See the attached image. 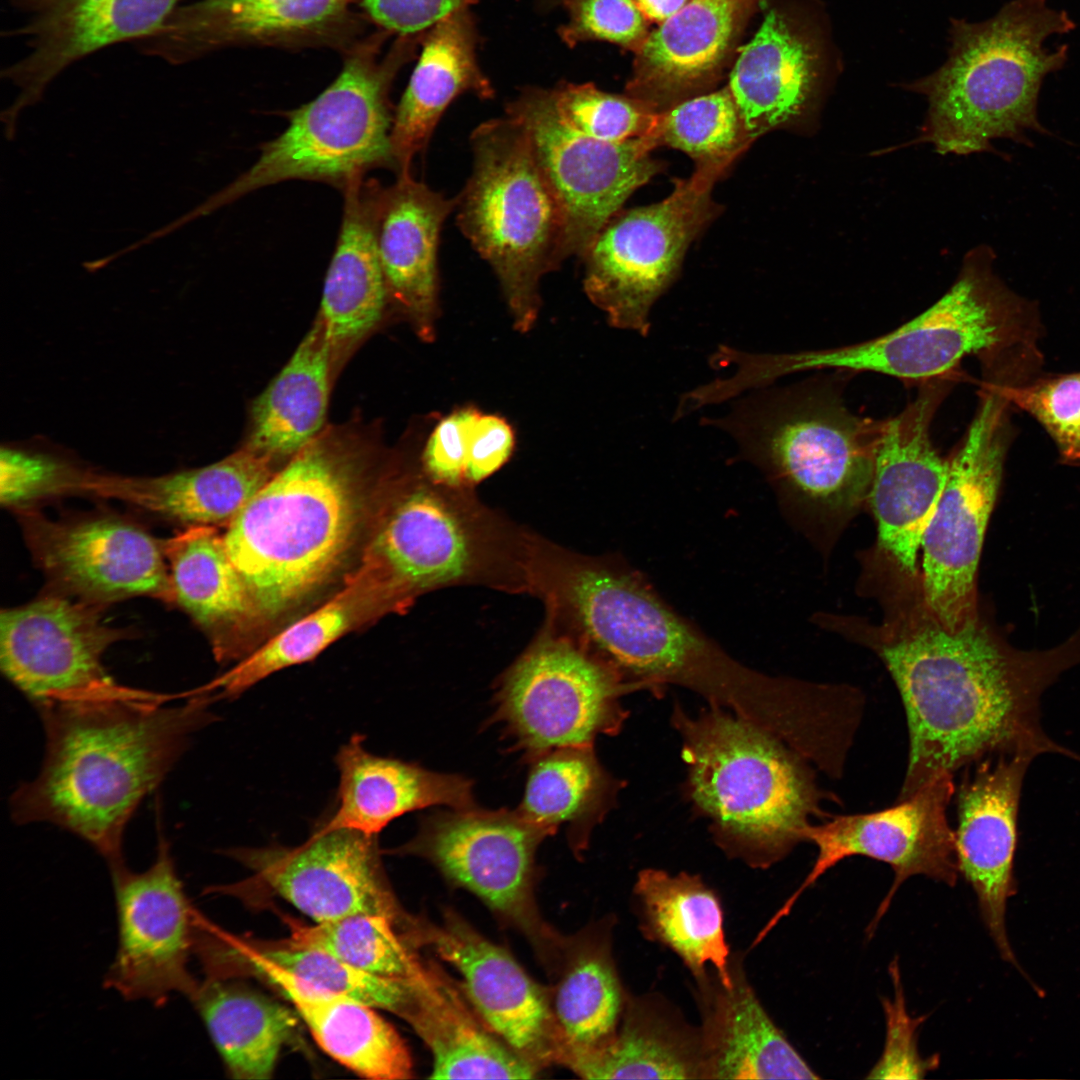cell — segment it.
Here are the masks:
<instances>
[{"label":"cell","mask_w":1080,"mask_h":1080,"mask_svg":"<svg viewBox=\"0 0 1080 1080\" xmlns=\"http://www.w3.org/2000/svg\"><path fill=\"white\" fill-rule=\"evenodd\" d=\"M333 360L330 340L318 317L287 364L254 401L248 448L274 459L292 457L320 434Z\"/></svg>","instance_id":"obj_38"},{"label":"cell","mask_w":1080,"mask_h":1080,"mask_svg":"<svg viewBox=\"0 0 1080 1080\" xmlns=\"http://www.w3.org/2000/svg\"><path fill=\"white\" fill-rule=\"evenodd\" d=\"M567 21L559 28L568 46L587 40L612 42L637 51L649 32L633 0H563Z\"/></svg>","instance_id":"obj_52"},{"label":"cell","mask_w":1080,"mask_h":1080,"mask_svg":"<svg viewBox=\"0 0 1080 1080\" xmlns=\"http://www.w3.org/2000/svg\"><path fill=\"white\" fill-rule=\"evenodd\" d=\"M17 512L53 592L101 608L136 596L173 603L164 540L114 516L56 520L33 508Z\"/></svg>","instance_id":"obj_18"},{"label":"cell","mask_w":1080,"mask_h":1080,"mask_svg":"<svg viewBox=\"0 0 1080 1080\" xmlns=\"http://www.w3.org/2000/svg\"><path fill=\"white\" fill-rule=\"evenodd\" d=\"M614 920L564 935L547 986L557 1064L571 1071L614 1036L627 998L612 956Z\"/></svg>","instance_id":"obj_31"},{"label":"cell","mask_w":1080,"mask_h":1080,"mask_svg":"<svg viewBox=\"0 0 1080 1080\" xmlns=\"http://www.w3.org/2000/svg\"><path fill=\"white\" fill-rule=\"evenodd\" d=\"M31 16L15 34L27 40V54L4 74L21 88L25 105L63 70L83 57L158 28L178 0H26Z\"/></svg>","instance_id":"obj_28"},{"label":"cell","mask_w":1080,"mask_h":1080,"mask_svg":"<svg viewBox=\"0 0 1080 1080\" xmlns=\"http://www.w3.org/2000/svg\"><path fill=\"white\" fill-rule=\"evenodd\" d=\"M514 448V433L505 419L482 414L477 417L470 434L466 466V482L477 484L510 458Z\"/></svg>","instance_id":"obj_55"},{"label":"cell","mask_w":1080,"mask_h":1080,"mask_svg":"<svg viewBox=\"0 0 1080 1080\" xmlns=\"http://www.w3.org/2000/svg\"><path fill=\"white\" fill-rule=\"evenodd\" d=\"M281 993L316 1043L341 1065L373 1080L413 1077V1061L404 1039L376 1008L344 997L297 990Z\"/></svg>","instance_id":"obj_44"},{"label":"cell","mask_w":1080,"mask_h":1080,"mask_svg":"<svg viewBox=\"0 0 1080 1080\" xmlns=\"http://www.w3.org/2000/svg\"><path fill=\"white\" fill-rule=\"evenodd\" d=\"M1033 757L1000 754L966 769L956 795L959 874L973 888L984 925L1001 957L1021 967L1006 931L1007 902L1016 892L1014 858L1025 773Z\"/></svg>","instance_id":"obj_26"},{"label":"cell","mask_w":1080,"mask_h":1080,"mask_svg":"<svg viewBox=\"0 0 1080 1080\" xmlns=\"http://www.w3.org/2000/svg\"><path fill=\"white\" fill-rule=\"evenodd\" d=\"M389 35L380 30L345 49L334 81L310 102L287 112L282 133L262 144L256 162L199 211L210 212L287 180L318 181L342 190L372 169L394 170L390 89L421 36H398L382 56Z\"/></svg>","instance_id":"obj_9"},{"label":"cell","mask_w":1080,"mask_h":1080,"mask_svg":"<svg viewBox=\"0 0 1080 1080\" xmlns=\"http://www.w3.org/2000/svg\"><path fill=\"white\" fill-rule=\"evenodd\" d=\"M899 632L878 647L909 731L896 801L939 775L1000 754L1056 753L1080 762L1078 753L1050 739L1040 720L1043 692L1080 664V626L1056 647L1032 651L1012 647L978 618L952 631L929 612Z\"/></svg>","instance_id":"obj_1"},{"label":"cell","mask_w":1080,"mask_h":1080,"mask_svg":"<svg viewBox=\"0 0 1080 1080\" xmlns=\"http://www.w3.org/2000/svg\"><path fill=\"white\" fill-rule=\"evenodd\" d=\"M109 865L119 945L105 984L128 1000L144 998L161 1004L172 992L192 999L199 984L187 962L194 948L197 914L185 895L162 831L156 860L146 871L135 873L123 860Z\"/></svg>","instance_id":"obj_21"},{"label":"cell","mask_w":1080,"mask_h":1080,"mask_svg":"<svg viewBox=\"0 0 1080 1080\" xmlns=\"http://www.w3.org/2000/svg\"><path fill=\"white\" fill-rule=\"evenodd\" d=\"M1076 22L1048 0H1010L989 19H951L949 53L933 73L906 83L928 103L913 143L939 154L996 152L992 141L1032 146L1030 133L1048 135L1038 116L1045 78L1068 61L1069 47L1047 40Z\"/></svg>","instance_id":"obj_4"},{"label":"cell","mask_w":1080,"mask_h":1080,"mask_svg":"<svg viewBox=\"0 0 1080 1080\" xmlns=\"http://www.w3.org/2000/svg\"><path fill=\"white\" fill-rule=\"evenodd\" d=\"M477 31L469 8L442 19L422 36V49L409 83L394 110L390 134L394 171L409 173L449 104L472 92L494 95L476 58Z\"/></svg>","instance_id":"obj_35"},{"label":"cell","mask_w":1080,"mask_h":1080,"mask_svg":"<svg viewBox=\"0 0 1080 1080\" xmlns=\"http://www.w3.org/2000/svg\"><path fill=\"white\" fill-rule=\"evenodd\" d=\"M1012 406L1034 418L1047 432L1064 464L1080 466V371L1042 373L1018 386H1006Z\"/></svg>","instance_id":"obj_50"},{"label":"cell","mask_w":1080,"mask_h":1080,"mask_svg":"<svg viewBox=\"0 0 1080 1080\" xmlns=\"http://www.w3.org/2000/svg\"><path fill=\"white\" fill-rule=\"evenodd\" d=\"M647 22L661 24L679 12L690 0H633Z\"/></svg>","instance_id":"obj_56"},{"label":"cell","mask_w":1080,"mask_h":1080,"mask_svg":"<svg viewBox=\"0 0 1080 1080\" xmlns=\"http://www.w3.org/2000/svg\"><path fill=\"white\" fill-rule=\"evenodd\" d=\"M572 1072L585 1079H704L700 1030L663 1001L627 995L612 1039Z\"/></svg>","instance_id":"obj_39"},{"label":"cell","mask_w":1080,"mask_h":1080,"mask_svg":"<svg viewBox=\"0 0 1080 1080\" xmlns=\"http://www.w3.org/2000/svg\"><path fill=\"white\" fill-rule=\"evenodd\" d=\"M987 245L965 255L948 291L925 311L878 337L840 347L790 353H748L747 383L755 388L804 371L874 372L922 383L954 373L967 356L981 365L1038 368L1043 325L1038 305L995 271Z\"/></svg>","instance_id":"obj_5"},{"label":"cell","mask_w":1080,"mask_h":1080,"mask_svg":"<svg viewBox=\"0 0 1080 1080\" xmlns=\"http://www.w3.org/2000/svg\"><path fill=\"white\" fill-rule=\"evenodd\" d=\"M954 775L935 777L911 797L871 813L831 816L810 824L805 841L818 849L816 861L800 887L768 922L774 927L795 901L820 876L845 858L865 856L891 866L894 879L871 924L870 935L888 910L892 898L909 877L923 875L954 886L958 875L955 832L947 808L956 792Z\"/></svg>","instance_id":"obj_19"},{"label":"cell","mask_w":1080,"mask_h":1080,"mask_svg":"<svg viewBox=\"0 0 1080 1080\" xmlns=\"http://www.w3.org/2000/svg\"><path fill=\"white\" fill-rule=\"evenodd\" d=\"M89 469L35 447L2 446L0 500L16 511L59 496L84 494Z\"/></svg>","instance_id":"obj_49"},{"label":"cell","mask_w":1080,"mask_h":1080,"mask_svg":"<svg viewBox=\"0 0 1080 1080\" xmlns=\"http://www.w3.org/2000/svg\"><path fill=\"white\" fill-rule=\"evenodd\" d=\"M173 604L182 608L214 640L224 638L255 610L245 583L213 526H188L164 540Z\"/></svg>","instance_id":"obj_43"},{"label":"cell","mask_w":1080,"mask_h":1080,"mask_svg":"<svg viewBox=\"0 0 1080 1080\" xmlns=\"http://www.w3.org/2000/svg\"><path fill=\"white\" fill-rule=\"evenodd\" d=\"M841 392L832 379L769 385L702 423L727 432L783 495L849 509L868 496L883 420L855 414Z\"/></svg>","instance_id":"obj_8"},{"label":"cell","mask_w":1080,"mask_h":1080,"mask_svg":"<svg viewBox=\"0 0 1080 1080\" xmlns=\"http://www.w3.org/2000/svg\"><path fill=\"white\" fill-rule=\"evenodd\" d=\"M547 1H549V2H551V3H553V2H558V3H561V2L563 1V0H547Z\"/></svg>","instance_id":"obj_57"},{"label":"cell","mask_w":1080,"mask_h":1080,"mask_svg":"<svg viewBox=\"0 0 1080 1080\" xmlns=\"http://www.w3.org/2000/svg\"><path fill=\"white\" fill-rule=\"evenodd\" d=\"M356 0H198L136 40L146 54L184 64L239 46L347 49L360 32Z\"/></svg>","instance_id":"obj_24"},{"label":"cell","mask_w":1080,"mask_h":1080,"mask_svg":"<svg viewBox=\"0 0 1080 1080\" xmlns=\"http://www.w3.org/2000/svg\"><path fill=\"white\" fill-rule=\"evenodd\" d=\"M894 994L883 999L886 1038L883 1052L866 1076L868 1079H921L939 1065V1056L923 1057L917 1045L918 1028L926 1016L907 1011L897 960L889 965Z\"/></svg>","instance_id":"obj_51"},{"label":"cell","mask_w":1080,"mask_h":1080,"mask_svg":"<svg viewBox=\"0 0 1080 1080\" xmlns=\"http://www.w3.org/2000/svg\"><path fill=\"white\" fill-rule=\"evenodd\" d=\"M633 894L648 939L676 953L695 979L713 966L723 985H732L721 901L698 875L648 868L638 873Z\"/></svg>","instance_id":"obj_37"},{"label":"cell","mask_w":1080,"mask_h":1080,"mask_svg":"<svg viewBox=\"0 0 1080 1080\" xmlns=\"http://www.w3.org/2000/svg\"><path fill=\"white\" fill-rule=\"evenodd\" d=\"M1004 388L981 381L969 426L948 457V474L921 550L924 602L945 628L977 616L976 576L986 529L1015 436Z\"/></svg>","instance_id":"obj_12"},{"label":"cell","mask_w":1080,"mask_h":1080,"mask_svg":"<svg viewBox=\"0 0 1080 1080\" xmlns=\"http://www.w3.org/2000/svg\"><path fill=\"white\" fill-rule=\"evenodd\" d=\"M841 64L825 8L815 2L805 13L770 9L729 79L749 138L814 131Z\"/></svg>","instance_id":"obj_17"},{"label":"cell","mask_w":1080,"mask_h":1080,"mask_svg":"<svg viewBox=\"0 0 1080 1080\" xmlns=\"http://www.w3.org/2000/svg\"><path fill=\"white\" fill-rule=\"evenodd\" d=\"M531 589L545 600L548 628L607 662L643 688L674 683L712 704H768L778 680L747 669L671 609L629 569L544 543Z\"/></svg>","instance_id":"obj_3"},{"label":"cell","mask_w":1080,"mask_h":1080,"mask_svg":"<svg viewBox=\"0 0 1080 1080\" xmlns=\"http://www.w3.org/2000/svg\"><path fill=\"white\" fill-rule=\"evenodd\" d=\"M289 937L279 943L325 951L361 971L385 978L410 979L423 959L401 925L383 914L357 913L303 924L286 918Z\"/></svg>","instance_id":"obj_46"},{"label":"cell","mask_w":1080,"mask_h":1080,"mask_svg":"<svg viewBox=\"0 0 1080 1080\" xmlns=\"http://www.w3.org/2000/svg\"><path fill=\"white\" fill-rule=\"evenodd\" d=\"M407 934L453 967L484 1024L539 1071L557 1064L547 986L535 981L512 954L447 908L440 922L411 918Z\"/></svg>","instance_id":"obj_23"},{"label":"cell","mask_w":1080,"mask_h":1080,"mask_svg":"<svg viewBox=\"0 0 1080 1080\" xmlns=\"http://www.w3.org/2000/svg\"><path fill=\"white\" fill-rule=\"evenodd\" d=\"M730 972V987L716 973L696 979L704 1079H818L767 1014L735 956Z\"/></svg>","instance_id":"obj_30"},{"label":"cell","mask_w":1080,"mask_h":1080,"mask_svg":"<svg viewBox=\"0 0 1080 1080\" xmlns=\"http://www.w3.org/2000/svg\"><path fill=\"white\" fill-rule=\"evenodd\" d=\"M470 143L472 172L457 197V223L495 273L514 328L525 333L538 318L542 277L564 261L561 213L517 120L483 122Z\"/></svg>","instance_id":"obj_10"},{"label":"cell","mask_w":1080,"mask_h":1080,"mask_svg":"<svg viewBox=\"0 0 1080 1080\" xmlns=\"http://www.w3.org/2000/svg\"><path fill=\"white\" fill-rule=\"evenodd\" d=\"M754 1L690 0L636 51L629 96L662 112L711 83Z\"/></svg>","instance_id":"obj_29"},{"label":"cell","mask_w":1080,"mask_h":1080,"mask_svg":"<svg viewBox=\"0 0 1080 1080\" xmlns=\"http://www.w3.org/2000/svg\"><path fill=\"white\" fill-rule=\"evenodd\" d=\"M124 690L97 698L37 706L46 737L39 775L12 795L17 824L48 822L92 845L108 863L123 860V834L143 798L209 723L214 697L204 690L185 704Z\"/></svg>","instance_id":"obj_2"},{"label":"cell","mask_w":1080,"mask_h":1080,"mask_svg":"<svg viewBox=\"0 0 1080 1080\" xmlns=\"http://www.w3.org/2000/svg\"><path fill=\"white\" fill-rule=\"evenodd\" d=\"M354 734L336 754L340 774L336 808L316 830H351L377 836L394 819L431 806L476 807L472 782L415 763L374 755Z\"/></svg>","instance_id":"obj_32"},{"label":"cell","mask_w":1080,"mask_h":1080,"mask_svg":"<svg viewBox=\"0 0 1080 1080\" xmlns=\"http://www.w3.org/2000/svg\"><path fill=\"white\" fill-rule=\"evenodd\" d=\"M551 93L560 119L586 136L618 143L658 134L660 112L631 96L606 93L592 83L568 82Z\"/></svg>","instance_id":"obj_48"},{"label":"cell","mask_w":1080,"mask_h":1080,"mask_svg":"<svg viewBox=\"0 0 1080 1080\" xmlns=\"http://www.w3.org/2000/svg\"><path fill=\"white\" fill-rule=\"evenodd\" d=\"M101 609L55 592L3 609V674L36 707L122 691L102 658L125 632L106 623Z\"/></svg>","instance_id":"obj_20"},{"label":"cell","mask_w":1080,"mask_h":1080,"mask_svg":"<svg viewBox=\"0 0 1080 1080\" xmlns=\"http://www.w3.org/2000/svg\"><path fill=\"white\" fill-rule=\"evenodd\" d=\"M658 143L696 165H731L753 143L728 87L689 97L660 112Z\"/></svg>","instance_id":"obj_47"},{"label":"cell","mask_w":1080,"mask_h":1080,"mask_svg":"<svg viewBox=\"0 0 1080 1080\" xmlns=\"http://www.w3.org/2000/svg\"><path fill=\"white\" fill-rule=\"evenodd\" d=\"M954 376L920 383L915 398L899 414L883 420L875 451L867 498L879 544L912 575L948 474V458L935 448L931 426Z\"/></svg>","instance_id":"obj_25"},{"label":"cell","mask_w":1080,"mask_h":1080,"mask_svg":"<svg viewBox=\"0 0 1080 1080\" xmlns=\"http://www.w3.org/2000/svg\"><path fill=\"white\" fill-rule=\"evenodd\" d=\"M480 413L472 407L458 408L434 427L422 454L423 472L433 482L471 487L466 482L468 447L472 427Z\"/></svg>","instance_id":"obj_53"},{"label":"cell","mask_w":1080,"mask_h":1080,"mask_svg":"<svg viewBox=\"0 0 1080 1080\" xmlns=\"http://www.w3.org/2000/svg\"><path fill=\"white\" fill-rule=\"evenodd\" d=\"M239 963L257 972L280 992L297 990L311 994L352 999L384 1009L404 1019L412 1001V979L376 976L313 948H293L280 943L250 946L240 941H215L212 961Z\"/></svg>","instance_id":"obj_40"},{"label":"cell","mask_w":1080,"mask_h":1080,"mask_svg":"<svg viewBox=\"0 0 1080 1080\" xmlns=\"http://www.w3.org/2000/svg\"><path fill=\"white\" fill-rule=\"evenodd\" d=\"M226 853L252 871V882L316 923L374 913L390 916L403 927L408 918L387 881L377 836L315 830L295 847L271 845Z\"/></svg>","instance_id":"obj_22"},{"label":"cell","mask_w":1080,"mask_h":1080,"mask_svg":"<svg viewBox=\"0 0 1080 1080\" xmlns=\"http://www.w3.org/2000/svg\"><path fill=\"white\" fill-rule=\"evenodd\" d=\"M550 835L517 809H453L423 818L416 835L389 852L421 857L475 895L527 939L549 972L564 937L542 917L535 894L536 852Z\"/></svg>","instance_id":"obj_13"},{"label":"cell","mask_w":1080,"mask_h":1080,"mask_svg":"<svg viewBox=\"0 0 1080 1080\" xmlns=\"http://www.w3.org/2000/svg\"><path fill=\"white\" fill-rule=\"evenodd\" d=\"M231 1077L269 1079L296 1015L281 1003L222 979H208L192 998Z\"/></svg>","instance_id":"obj_42"},{"label":"cell","mask_w":1080,"mask_h":1080,"mask_svg":"<svg viewBox=\"0 0 1080 1080\" xmlns=\"http://www.w3.org/2000/svg\"><path fill=\"white\" fill-rule=\"evenodd\" d=\"M622 786L602 767L593 745L557 748L532 759L517 810L552 834L565 825L570 846L580 855Z\"/></svg>","instance_id":"obj_41"},{"label":"cell","mask_w":1080,"mask_h":1080,"mask_svg":"<svg viewBox=\"0 0 1080 1080\" xmlns=\"http://www.w3.org/2000/svg\"><path fill=\"white\" fill-rule=\"evenodd\" d=\"M672 723L688 799L728 856L769 867L805 841L811 817L826 816L823 801L838 802L819 786L818 766L763 725L714 704L696 718L676 705Z\"/></svg>","instance_id":"obj_6"},{"label":"cell","mask_w":1080,"mask_h":1080,"mask_svg":"<svg viewBox=\"0 0 1080 1080\" xmlns=\"http://www.w3.org/2000/svg\"><path fill=\"white\" fill-rule=\"evenodd\" d=\"M470 488L426 476L392 504L365 558L392 607L450 585L529 591L533 537L481 505Z\"/></svg>","instance_id":"obj_11"},{"label":"cell","mask_w":1080,"mask_h":1080,"mask_svg":"<svg viewBox=\"0 0 1080 1080\" xmlns=\"http://www.w3.org/2000/svg\"><path fill=\"white\" fill-rule=\"evenodd\" d=\"M342 191V221L319 313L334 359L374 329L389 300L372 235L367 180L356 179Z\"/></svg>","instance_id":"obj_36"},{"label":"cell","mask_w":1080,"mask_h":1080,"mask_svg":"<svg viewBox=\"0 0 1080 1080\" xmlns=\"http://www.w3.org/2000/svg\"><path fill=\"white\" fill-rule=\"evenodd\" d=\"M385 602L373 569L363 563L347 585L315 611L294 622L204 689L234 698L269 675L315 658L348 631L372 600Z\"/></svg>","instance_id":"obj_45"},{"label":"cell","mask_w":1080,"mask_h":1080,"mask_svg":"<svg viewBox=\"0 0 1080 1080\" xmlns=\"http://www.w3.org/2000/svg\"><path fill=\"white\" fill-rule=\"evenodd\" d=\"M372 235L389 300L431 341L439 315L437 252L442 225L456 208L411 173L390 186L367 180Z\"/></svg>","instance_id":"obj_27"},{"label":"cell","mask_w":1080,"mask_h":1080,"mask_svg":"<svg viewBox=\"0 0 1080 1080\" xmlns=\"http://www.w3.org/2000/svg\"><path fill=\"white\" fill-rule=\"evenodd\" d=\"M361 447L319 434L227 525L225 546L256 617L283 613L338 565L356 523Z\"/></svg>","instance_id":"obj_7"},{"label":"cell","mask_w":1080,"mask_h":1080,"mask_svg":"<svg viewBox=\"0 0 1080 1080\" xmlns=\"http://www.w3.org/2000/svg\"><path fill=\"white\" fill-rule=\"evenodd\" d=\"M382 31L398 36L422 35L452 13L477 0H356Z\"/></svg>","instance_id":"obj_54"},{"label":"cell","mask_w":1080,"mask_h":1080,"mask_svg":"<svg viewBox=\"0 0 1080 1080\" xmlns=\"http://www.w3.org/2000/svg\"><path fill=\"white\" fill-rule=\"evenodd\" d=\"M404 1019L432 1055L433 1079H530L540 1072L481 1020L458 984L434 961L412 977Z\"/></svg>","instance_id":"obj_34"},{"label":"cell","mask_w":1080,"mask_h":1080,"mask_svg":"<svg viewBox=\"0 0 1080 1080\" xmlns=\"http://www.w3.org/2000/svg\"><path fill=\"white\" fill-rule=\"evenodd\" d=\"M276 459L247 446L215 463L157 476L94 472L89 494L187 526L229 524L275 474Z\"/></svg>","instance_id":"obj_33"},{"label":"cell","mask_w":1080,"mask_h":1080,"mask_svg":"<svg viewBox=\"0 0 1080 1080\" xmlns=\"http://www.w3.org/2000/svg\"><path fill=\"white\" fill-rule=\"evenodd\" d=\"M572 639L546 629L503 676L495 721L532 760L615 735L628 712L620 697L639 688Z\"/></svg>","instance_id":"obj_15"},{"label":"cell","mask_w":1080,"mask_h":1080,"mask_svg":"<svg viewBox=\"0 0 1080 1080\" xmlns=\"http://www.w3.org/2000/svg\"><path fill=\"white\" fill-rule=\"evenodd\" d=\"M506 115L523 126L558 204L563 260L583 257L631 194L662 169L651 156L657 136L615 143L579 133L558 116L551 89L522 90Z\"/></svg>","instance_id":"obj_16"},{"label":"cell","mask_w":1080,"mask_h":1080,"mask_svg":"<svg viewBox=\"0 0 1080 1080\" xmlns=\"http://www.w3.org/2000/svg\"><path fill=\"white\" fill-rule=\"evenodd\" d=\"M731 165H696L663 200L620 210L583 255L584 291L615 328L647 336L656 300L675 279L696 236L718 214L715 183Z\"/></svg>","instance_id":"obj_14"}]
</instances>
